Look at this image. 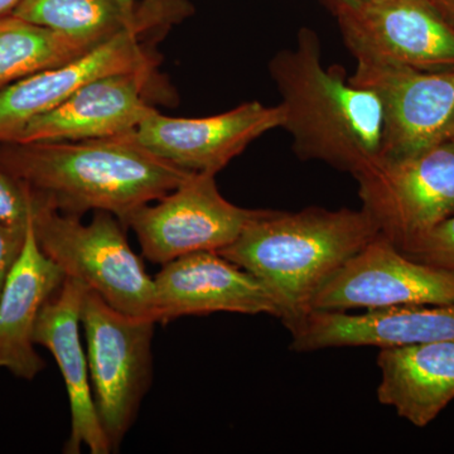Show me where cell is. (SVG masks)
Wrapping results in <instances>:
<instances>
[{"instance_id": "obj_1", "label": "cell", "mask_w": 454, "mask_h": 454, "mask_svg": "<svg viewBox=\"0 0 454 454\" xmlns=\"http://www.w3.org/2000/svg\"><path fill=\"white\" fill-rule=\"evenodd\" d=\"M0 167L62 214L82 217L88 211H106L121 223L195 173L155 157L127 134L74 142L0 143Z\"/></svg>"}, {"instance_id": "obj_2", "label": "cell", "mask_w": 454, "mask_h": 454, "mask_svg": "<svg viewBox=\"0 0 454 454\" xmlns=\"http://www.w3.org/2000/svg\"><path fill=\"white\" fill-rule=\"evenodd\" d=\"M269 73L282 98V128L301 160H318L356 178L381 160L380 100L349 82L342 68L322 65L313 29L301 28L294 49L279 51Z\"/></svg>"}, {"instance_id": "obj_3", "label": "cell", "mask_w": 454, "mask_h": 454, "mask_svg": "<svg viewBox=\"0 0 454 454\" xmlns=\"http://www.w3.org/2000/svg\"><path fill=\"white\" fill-rule=\"evenodd\" d=\"M379 234L363 208L264 210L217 254L264 284L289 328L309 312L317 291Z\"/></svg>"}, {"instance_id": "obj_4", "label": "cell", "mask_w": 454, "mask_h": 454, "mask_svg": "<svg viewBox=\"0 0 454 454\" xmlns=\"http://www.w3.org/2000/svg\"><path fill=\"white\" fill-rule=\"evenodd\" d=\"M35 199L32 227L44 255L113 309L155 321L153 278L128 243L121 221L110 212L95 211L85 225L79 216Z\"/></svg>"}, {"instance_id": "obj_5", "label": "cell", "mask_w": 454, "mask_h": 454, "mask_svg": "<svg viewBox=\"0 0 454 454\" xmlns=\"http://www.w3.org/2000/svg\"><path fill=\"white\" fill-rule=\"evenodd\" d=\"M139 22L94 49L49 70L0 90V143L14 142L35 116L67 100L88 83L125 73L155 74L157 59L146 37L163 32L193 13L188 0H143Z\"/></svg>"}, {"instance_id": "obj_6", "label": "cell", "mask_w": 454, "mask_h": 454, "mask_svg": "<svg viewBox=\"0 0 454 454\" xmlns=\"http://www.w3.org/2000/svg\"><path fill=\"white\" fill-rule=\"evenodd\" d=\"M82 324L92 395L114 452L129 432L151 387L152 340L157 322L149 317L125 315L89 289Z\"/></svg>"}, {"instance_id": "obj_7", "label": "cell", "mask_w": 454, "mask_h": 454, "mask_svg": "<svg viewBox=\"0 0 454 454\" xmlns=\"http://www.w3.org/2000/svg\"><path fill=\"white\" fill-rule=\"evenodd\" d=\"M361 208L405 249L454 215V139L420 153L381 158L356 177Z\"/></svg>"}, {"instance_id": "obj_8", "label": "cell", "mask_w": 454, "mask_h": 454, "mask_svg": "<svg viewBox=\"0 0 454 454\" xmlns=\"http://www.w3.org/2000/svg\"><path fill=\"white\" fill-rule=\"evenodd\" d=\"M155 202L140 206L121 223L137 235L143 256L160 265L188 254L219 252L264 211L227 201L210 173H192Z\"/></svg>"}, {"instance_id": "obj_9", "label": "cell", "mask_w": 454, "mask_h": 454, "mask_svg": "<svg viewBox=\"0 0 454 454\" xmlns=\"http://www.w3.org/2000/svg\"><path fill=\"white\" fill-rule=\"evenodd\" d=\"M356 59L424 71L454 68V28L427 0H322Z\"/></svg>"}, {"instance_id": "obj_10", "label": "cell", "mask_w": 454, "mask_h": 454, "mask_svg": "<svg viewBox=\"0 0 454 454\" xmlns=\"http://www.w3.org/2000/svg\"><path fill=\"white\" fill-rule=\"evenodd\" d=\"M450 304H454L453 270L409 258L379 234L317 291L310 310Z\"/></svg>"}, {"instance_id": "obj_11", "label": "cell", "mask_w": 454, "mask_h": 454, "mask_svg": "<svg viewBox=\"0 0 454 454\" xmlns=\"http://www.w3.org/2000/svg\"><path fill=\"white\" fill-rule=\"evenodd\" d=\"M356 61L349 82L375 92L384 113L382 158L408 157L452 139L454 68L424 71L372 59Z\"/></svg>"}, {"instance_id": "obj_12", "label": "cell", "mask_w": 454, "mask_h": 454, "mask_svg": "<svg viewBox=\"0 0 454 454\" xmlns=\"http://www.w3.org/2000/svg\"><path fill=\"white\" fill-rule=\"evenodd\" d=\"M283 122L282 106L249 101L206 118H169L154 110L127 136L178 168L216 176L254 140Z\"/></svg>"}, {"instance_id": "obj_13", "label": "cell", "mask_w": 454, "mask_h": 454, "mask_svg": "<svg viewBox=\"0 0 454 454\" xmlns=\"http://www.w3.org/2000/svg\"><path fill=\"white\" fill-rule=\"evenodd\" d=\"M162 267L153 278L157 324L216 312L279 318L264 284L216 252L188 254Z\"/></svg>"}, {"instance_id": "obj_14", "label": "cell", "mask_w": 454, "mask_h": 454, "mask_svg": "<svg viewBox=\"0 0 454 454\" xmlns=\"http://www.w3.org/2000/svg\"><path fill=\"white\" fill-rule=\"evenodd\" d=\"M154 76L125 73L100 77L33 118L14 142H74L131 133L155 110L145 97Z\"/></svg>"}, {"instance_id": "obj_15", "label": "cell", "mask_w": 454, "mask_h": 454, "mask_svg": "<svg viewBox=\"0 0 454 454\" xmlns=\"http://www.w3.org/2000/svg\"><path fill=\"white\" fill-rule=\"evenodd\" d=\"M291 348L297 352L325 348H387L454 340V304L396 306L361 315L310 310L288 328Z\"/></svg>"}, {"instance_id": "obj_16", "label": "cell", "mask_w": 454, "mask_h": 454, "mask_svg": "<svg viewBox=\"0 0 454 454\" xmlns=\"http://www.w3.org/2000/svg\"><path fill=\"white\" fill-rule=\"evenodd\" d=\"M88 291L85 284L66 277L59 292L42 307L33 333L35 345L49 349L64 376L71 409L66 454L82 453V447H88L92 454L113 453L98 420L88 356L80 340L82 303Z\"/></svg>"}, {"instance_id": "obj_17", "label": "cell", "mask_w": 454, "mask_h": 454, "mask_svg": "<svg viewBox=\"0 0 454 454\" xmlns=\"http://www.w3.org/2000/svg\"><path fill=\"white\" fill-rule=\"evenodd\" d=\"M65 279L38 247L31 220L23 252L0 295V369L23 380H33L44 369L33 333L42 307Z\"/></svg>"}, {"instance_id": "obj_18", "label": "cell", "mask_w": 454, "mask_h": 454, "mask_svg": "<svg viewBox=\"0 0 454 454\" xmlns=\"http://www.w3.org/2000/svg\"><path fill=\"white\" fill-rule=\"evenodd\" d=\"M378 400L424 428L454 400V340L380 348Z\"/></svg>"}, {"instance_id": "obj_19", "label": "cell", "mask_w": 454, "mask_h": 454, "mask_svg": "<svg viewBox=\"0 0 454 454\" xmlns=\"http://www.w3.org/2000/svg\"><path fill=\"white\" fill-rule=\"evenodd\" d=\"M98 43L20 20L0 18V90L41 71L73 61Z\"/></svg>"}, {"instance_id": "obj_20", "label": "cell", "mask_w": 454, "mask_h": 454, "mask_svg": "<svg viewBox=\"0 0 454 454\" xmlns=\"http://www.w3.org/2000/svg\"><path fill=\"white\" fill-rule=\"evenodd\" d=\"M143 2L133 11L116 0H22L13 16L82 40L101 42L139 22Z\"/></svg>"}, {"instance_id": "obj_21", "label": "cell", "mask_w": 454, "mask_h": 454, "mask_svg": "<svg viewBox=\"0 0 454 454\" xmlns=\"http://www.w3.org/2000/svg\"><path fill=\"white\" fill-rule=\"evenodd\" d=\"M402 252L417 262L454 271V215Z\"/></svg>"}, {"instance_id": "obj_22", "label": "cell", "mask_w": 454, "mask_h": 454, "mask_svg": "<svg viewBox=\"0 0 454 454\" xmlns=\"http://www.w3.org/2000/svg\"><path fill=\"white\" fill-rule=\"evenodd\" d=\"M35 201L31 191L0 167V223L28 226Z\"/></svg>"}, {"instance_id": "obj_23", "label": "cell", "mask_w": 454, "mask_h": 454, "mask_svg": "<svg viewBox=\"0 0 454 454\" xmlns=\"http://www.w3.org/2000/svg\"><path fill=\"white\" fill-rule=\"evenodd\" d=\"M27 227L0 223V295L25 247Z\"/></svg>"}, {"instance_id": "obj_24", "label": "cell", "mask_w": 454, "mask_h": 454, "mask_svg": "<svg viewBox=\"0 0 454 454\" xmlns=\"http://www.w3.org/2000/svg\"><path fill=\"white\" fill-rule=\"evenodd\" d=\"M454 28V0H427Z\"/></svg>"}, {"instance_id": "obj_25", "label": "cell", "mask_w": 454, "mask_h": 454, "mask_svg": "<svg viewBox=\"0 0 454 454\" xmlns=\"http://www.w3.org/2000/svg\"><path fill=\"white\" fill-rule=\"evenodd\" d=\"M22 0H0V18L13 13Z\"/></svg>"}, {"instance_id": "obj_26", "label": "cell", "mask_w": 454, "mask_h": 454, "mask_svg": "<svg viewBox=\"0 0 454 454\" xmlns=\"http://www.w3.org/2000/svg\"><path fill=\"white\" fill-rule=\"evenodd\" d=\"M116 2L121 3L122 7L129 9V11H133L137 7V0H116Z\"/></svg>"}, {"instance_id": "obj_27", "label": "cell", "mask_w": 454, "mask_h": 454, "mask_svg": "<svg viewBox=\"0 0 454 454\" xmlns=\"http://www.w3.org/2000/svg\"><path fill=\"white\" fill-rule=\"evenodd\" d=\"M342 2H345L346 4H349V5H356L358 2H360V0H342Z\"/></svg>"}, {"instance_id": "obj_28", "label": "cell", "mask_w": 454, "mask_h": 454, "mask_svg": "<svg viewBox=\"0 0 454 454\" xmlns=\"http://www.w3.org/2000/svg\"><path fill=\"white\" fill-rule=\"evenodd\" d=\"M360 2H376V0H360Z\"/></svg>"}, {"instance_id": "obj_29", "label": "cell", "mask_w": 454, "mask_h": 454, "mask_svg": "<svg viewBox=\"0 0 454 454\" xmlns=\"http://www.w3.org/2000/svg\"><path fill=\"white\" fill-rule=\"evenodd\" d=\"M452 139H454V133H453V137H452Z\"/></svg>"}]
</instances>
